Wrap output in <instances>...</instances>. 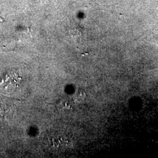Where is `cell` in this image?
Here are the masks:
<instances>
[{
    "label": "cell",
    "mask_w": 158,
    "mask_h": 158,
    "mask_svg": "<svg viewBox=\"0 0 158 158\" xmlns=\"http://www.w3.org/2000/svg\"><path fill=\"white\" fill-rule=\"evenodd\" d=\"M22 80V77L14 71L8 72L0 79V89L2 90L14 89L18 87Z\"/></svg>",
    "instance_id": "1"
},
{
    "label": "cell",
    "mask_w": 158,
    "mask_h": 158,
    "mask_svg": "<svg viewBox=\"0 0 158 158\" xmlns=\"http://www.w3.org/2000/svg\"><path fill=\"white\" fill-rule=\"evenodd\" d=\"M74 103L72 101H69L68 100H62L58 104L59 108L61 110H72L73 108Z\"/></svg>",
    "instance_id": "2"
},
{
    "label": "cell",
    "mask_w": 158,
    "mask_h": 158,
    "mask_svg": "<svg viewBox=\"0 0 158 158\" xmlns=\"http://www.w3.org/2000/svg\"><path fill=\"white\" fill-rule=\"evenodd\" d=\"M76 100H77L79 102H81V100L85 99V92L83 91H79L77 93V94L76 95Z\"/></svg>",
    "instance_id": "3"
}]
</instances>
